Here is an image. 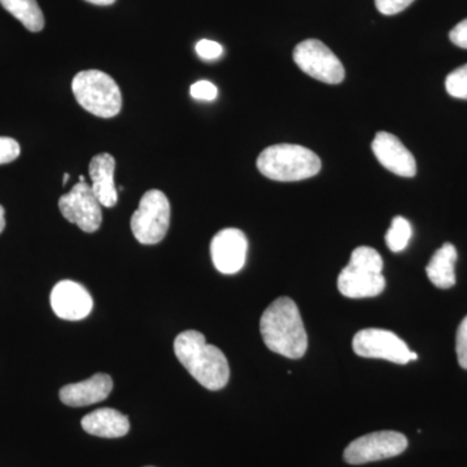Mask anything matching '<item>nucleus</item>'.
<instances>
[{
  "instance_id": "obj_1",
  "label": "nucleus",
  "mask_w": 467,
  "mask_h": 467,
  "mask_svg": "<svg viewBox=\"0 0 467 467\" xmlns=\"http://www.w3.org/2000/svg\"><path fill=\"white\" fill-rule=\"evenodd\" d=\"M260 331L267 348L285 358H303L308 349L299 308L290 297H279L267 306L261 317Z\"/></svg>"
},
{
  "instance_id": "obj_2",
  "label": "nucleus",
  "mask_w": 467,
  "mask_h": 467,
  "mask_svg": "<svg viewBox=\"0 0 467 467\" xmlns=\"http://www.w3.org/2000/svg\"><path fill=\"white\" fill-rule=\"evenodd\" d=\"M174 353L183 368L209 391H218L230 379L229 362L223 350L211 346L204 335L195 330L183 331L175 337Z\"/></svg>"
},
{
  "instance_id": "obj_3",
  "label": "nucleus",
  "mask_w": 467,
  "mask_h": 467,
  "mask_svg": "<svg viewBox=\"0 0 467 467\" xmlns=\"http://www.w3.org/2000/svg\"><path fill=\"white\" fill-rule=\"evenodd\" d=\"M321 160L313 150L297 144H275L257 159V169L278 182H296L315 177L321 171Z\"/></svg>"
},
{
  "instance_id": "obj_4",
  "label": "nucleus",
  "mask_w": 467,
  "mask_h": 467,
  "mask_svg": "<svg viewBox=\"0 0 467 467\" xmlns=\"http://www.w3.org/2000/svg\"><path fill=\"white\" fill-rule=\"evenodd\" d=\"M382 270V256L374 248L358 247L350 254L348 265L340 272L337 288L349 299L378 296L386 288Z\"/></svg>"
},
{
  "instance_id": "obj_5",
  "label": "nucleus",
  "mask_w": 467,
  "mask_h": 467,
  "mask_svg": "<svg viewBox=\"0 0 467 467\" xmlns=\"http://www.w3.org/2000/svg\"><path fill=\"white\" fill-rule=\"evenodd\" d=\"M72 90L79 106L94 116L110 119L121 110V90L115 79L101 70L79 72L73 78Z\"/></svg>"
},
{
  "instance_id": "obj_6",
  "label": "nucleus",
  "mask_w": 467,
  "mask_h": 467,
  "mask_svg": "<svg viewBox=\"0 0 467 467\" xmlns=\"http://www.w3.org/2000/svg\"><path fill=\"white\" fill-rule=\"evenodd\" d=\"M131 232L140 244H158L167 235L171 225V204L160 190H150L140 199V207L131 216Z\"/></svg>"
},
{
  "instance_id": "obj_7",
  "label": "nucleus",
  "mask_w": 467,
  "mask_h": 467,
  "mask_svg": "<svg viewBox=\"0 0 467 467\" xmlns=\"http://www.w3.org/2000/svg\"><path fill=\"white\" fill-rule=\"evenodd\" d=\"M294 60L304 73L328 85H337L346 78V69L325 43L318 39H306L294 50Z\"/></svg>"
},
{
  "instance_id": "obj_8",
  "label": "nucleus",
  "mask_w": 467,
  "mask_h": 467,
  "mask_svg": "<svg viewBox=\"0 0 467 467\" xmlns=\"http://www.w3.org/2000/svg\"><path fill=\"white\" fill-rule=\"evenodd\" d=\"M353 350L359 358H382L393 364L405 365L418 358L398 335L382 328H365L353 337Z\"/></svg>"
},
{
  "instance_id": "obj_9",
  "label": "nucleus",
  "mask_w": 467,
  "mask_h": 467,
  "mask_svg": "<svg viewBox=\"0 0 467 467\" xmlns=\"http://www.w3.org/2000/svg\"><path fill=\"white\" fill-rule=\"evenodd\" d=\"M408 448L407 436L398 431H378L361 436L350 442L344 451V460L349 465H364L392 459Z\"/></svg>"
},
{
  "instance_id": "obj_10",
  "label": "nucleus",
  "mask_w": 467,
  "mask_h": 467,
  "mask_svg": "<svg viewBox=\"0 0 467 467\" xmlns=\"http://www.w3.org/2000/svg\"><path fill=\"white\" fill-rule=\"evenodd\" d=\"M58 209L69 223H76L82 232L95 233L103 223L101 204L92 192L90 184L79 182L58 199Z\"/></svg>"
},
{
  "instance_id": "obj_11",
  "label": "nucleus",
  "mask_w": 467,
  "mask_h": 467,
  "mask_svg": "<svg viewBox=\"0 0 467 467\" xmlns=\"http://www.w3.org/2000/svg\"><path fill=\"white\" fill-rule=\"evenodd\" d=\"M248 241L244 233L238 229L221 230L211 243L213 265L223 275L241 272L247 259Z\"/></svg>"
},
{
  "instance_id": "obj_12",
  "label": "nucleus",
  "mask_w": 467,
  "mask_h": 467,
  "mask_svg": "<svg viewBox=\"0 0 467 467\" xmlns=\"http://www.w3.org/2000/svg\"><path fill=\"white\" fill-rule=\"evenodd\" d=\"M51 306L58 318L79 321L90 315L94 301L84 285L73 281L58 282L51 291Z\"/></svg>"
},
{
  "instance_id": "obj_13",
  "label": "nucleus",
  "mask_w": 467,
  "mask_h": 467,
  "mask_svg": "<svg viewBox=\"0 0 467 467\" xmlns=\"http://www.w3.org/2000/svg\"><path fill=\"white\" fill-rule=\"evenodd\" d=\"M371 150L382 167L391 173L408 178L417 174L416 159L395 135L379 131L371 143Z\"/></svg>"
},
{
  "instance_id": "obj_14",
  "label": "nucleus",
  "mask_w": 467,
  "mask_h": 467,
  "mask_svg": "<svg viewBox=\"0 0 467 467\" xmlns=\"http://www.w3.org/2000/svg\"><path fill=\"white\" fill-rule=\"evenodd\" d=\"M112 389V378L109 374L98 373L82 382L67 384L60 389L58 396L67 407H88L106 400Z\"/></svg>"
},
{
  "instance_id": "obj_15",
  "label": "nucleus",
  "mask_w": 467,
  "mask_h": 467,
  "mask_svg": "<svg viewBox=\"0 0 467 467\" xmlns=\"http://www.w3.org/2000/svg\"><path fill=\"white\" fill-rule=\"evenodd\" d=\"M116 160L109 153L94 156L88 167L92 181L91 190L101 207L113 208L119 202L115 184Z\"/></svg>"
},
{
  "instance_id": "obj_16",
  "label": "nucleus",
  "mask_w": 467,
  "mask_h": 467,
  "mask_svg": "<svg viewBox=\"0 0 467 467\" xmlns=\"http://www.w3.org/2000/svg\"><path fill=\"white\" fill-rule=\"evenodd\" d=\"M81 425L88 434L106 439L122 438L130 430L129 418L110 408L98 409L88 413L82 418Z\"/></svg>"
},
{
  "instance_id": "obj_17",
  "label": "nucleus",
  "mask_w": 467,
  "mask_h": 467,
  "mask_svg": "<svg viewBox=\"0 0 467 467\" xmlns=\"http://www.w3.org/2000/svg\"><path fill=\"white\" fill-rule=\"evenodd\" d=\"M457 254L456 247L451 243H444L434 256L430 260L429 265L426 267L427 276H429L431 284L441 290H448L456 285V273H454V265H456Z\"/></svg>"
},
{
  "instance_id": "obj_18",
  "label": "nucleus",
  "mask_w": 467,
  "mask_h": 467,
  "mask_svg": "<svg viewBox=\"0 0 467 467\" xmlns=\"http://www.w3.org/2000/svg\"><path fill=\"white\" fill-rule=\"evenodd\" d=\"M0 5L29 32L38 33L45 27V16L36 0H0Z\"/></svg>"
},
{
  "instance_id": "obj_19",
  "label": "nucleus",
  "mask_w": 467,
  "mask_h": 467,
  "mask_svg": "<svg viewBox=\"0 0 467 467\" xmlns=\"http://www.w3.org/2000/svg\"><path fill=\"white\" fill-rule=\"evenodd\" d=\"M411 238V226L407 218H393L391 226L386 234V243L392 252H401L407 248Z\"/></svg>"
},
{
  "instance_id": "obj_20",
  "label": "nucleus",
  "mask_w": 467,
  "mask_h": 467,
  "mask_svg": "<svg viewBox=\"0 0 467 467\" xmlns=\"http://www.w3.org/2000/svg\"><path fill=\"white\" fill-rule=\"evenodd\" d=\"M445 88L451 97L467 100V64L457 67L445 79Z\"/></svg>"
},
{
  "instance_id": "obj_21",
  "label": "nucleus",
  "mask_w": 467,
  "mask_h": 467,
  "mask_svg": "<svg viewBox=\"0 0 467 467\" xmlns=\"http://www.w3.org/2000/svg\"><path fill=\"white\" fill-rule=\"evenodd\" d=\"M20 153V144L17 140L8 137H0V165L15 161Z\"/></svg>"
},
{
  "instance_id": "obj_22",
  "label": "nucleus",
  "mask_w": 467,
  "mask_h": 467,
  "mask_svg": "<svg viewBox=\"0 0 467 467\" xmlns=\"http://www.w3.org/2000/svg\"><path fill=\"white\" fill-rule=\"evenodd\" d=\"M192 97L196 100L213 101L216 99L218 90L216 86L209 81L195 82L190 88Z\"/></svg>"
},
{
  "instance_id": "obj_23",
  "label": "nucleus",
  "mask_w": 467,
  "mask_h": 467,
  "mask_svg": "<svg viewBox=\"0 0 467 467\" xmlns=\"http://www.w3.org/2000/svg\"><path fill=\"white\" fill-rule=\"evenodd\" d=\"M456 352L461 368L467 370V316L462 319L459 330H457Z\"/></svg>"
},
{
  "instance_id": "obj_24",
  "label": "nucleus",
  "mask_w": 467,
  "mask_h": 467,
  "mask_svg": "<svg viewBox=\"0 0 467 467\" xmlns=\"http://www.w3.org/2000/svg\"><path fill=\"white\" fill-rule=\"evenodd\" d=\"M196 54L202 60H216L223 55V46L220 43L214 41H209V39H202L198 42L195 47Z\"/></svg>"
},
{
  "instance_id": "obj_25",
  "label": "nucleus",
  "mask_w": 467,
  "mask_h": 467,
  "mask_svg": "<svg viewBox=\"0 0 467 467\" xmlns=\"http://www.w3.org/2000/svg\"><path fill=\"white\" fill-rule=\"evenodd\" d=\"M414 0H376L378 11L386 16L400 14L407 9Z\"/></svg>"
},
{
  "instance_id": "obj_26",
  "label": "nucleus",
  "mask_w": 467,
  "mask_h": 467,
  "mask_svg": "<svg viewBox=\"0 0 467 467\" xmlns=\"http://www.w3.org/2000/svg\"><path fill=\"white\" fill-rule=\"evenodd\" d=\"M450 39L457 47L467 50V18L451 30Z\"/></svg>"
},
{
  "instance_id": "obj_27",
  "label": "nucleus",
  "mask_w": 467,
  "mask_h": 467,
  "mask_svg": "<svg viewBox=\"0 0 467 467\" xmlns=\"http://www.w3.org/2000/svg\"><path fill=\"white\" fill-rule=\"evenodd\" d=\"M88 3L95 5H110L116 2V0H86Z\"/></svg>"
},
{
  "instance_id": "obj_28",
  "label": "nucleus",
  "mask_w": 467,
  "mask_h": 467,
  "mask_svg": "<svg viewBox=\"0 0 467 467\" xmlns=\"http://www.w3.org/2000/svg\"><path fill=\"white\" fill-rule=\"evenodd\" d=\"M5 227V208L0 205V234L3 233Z\"/></svg>"
},
{
  "instance_id": "obj_29",
  "label": "nucleus",
  "mask_w": 467,
  "mask_h": 467,
  "mask_svg": "<svg viewBox=\"0 0 467 467\" xmlns=\"http://www.w3.org/2000/svg\"><path fill=\"white\" fill-rule=\"evenodd\" d=\"M67 180H69V174L66 173L64 174L63 183L66 184L67 182Z\"/></svg>"
},
{
  "instance_id": "obj_30",
  "label": "nucleus",
  "mask_w": 467,
  "mask_h": 467,
  "mask_svg": "<svg viewBox=\"0 0 467 467\" xmlns=\"http://www.w3.org/2000/svg\"><path fill=\"white\" fill-rule=\"evenodd\" d=\"M147 467H152V466H147Z\"/></svg>"
}]
</instances>
